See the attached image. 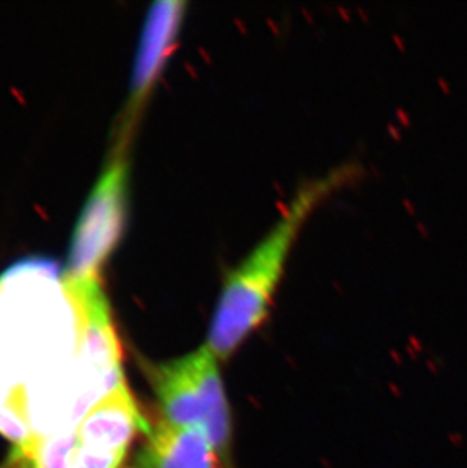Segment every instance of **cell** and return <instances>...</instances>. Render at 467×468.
I'll use <instances>...</instances> for the list:
<instances>
[{"label": "cell", "instance_id": "cell-6", "mask_svg": "<svg viewBox=\"0 0 467 468\" xmlns=\"http://www.w3.org/2000/svg\"><path fill=\"white\" fill-rule=\"evenodd\" d=\"M187 3L180 0H164L150 6L141 31L138 52L131 77V93L126 106V118L120 141L126 142L129 129L138 118V112L147 100L156 79L162 73L167 59L175 50L179 32L185 18Z\"/></svg>", "mask_w": 467, "mask_h": 468}, {"label": "cell", "instance_id": "cell-7", "mask_svg": "<svg viewBox=\"0 0 467 468\" xmlns=\"http://www.w3.org/2000/svg\"><path fill=\"white\" fill-rule=\"evenodd\" d=\"M134 468H221L208 436L161 421L150 427Z\"/></svg>", "mask_w": 467, "mask_h": 468}, {"label": "cell", "instance_id": "cell-3", "mask_svg": "<svg viewBox=\"0 0 467 468\" xmlns=\"http://www.w3.org/2000/svg\"><path fill=\"white\" fill-rule=\"evenodd\" d=\"M146 376L162 421L202 431L211 441L220 467L228 468L232 452V418L218 359L202 345L172 361L147 364Z\"/></svg>", "mask_w": 467, "mask_h": 468}, {"label": "cell", "instance_id": "cell-4", "mask_svg": "<svg viewBox=\"0 0 467 468\" xmlns=\"http://www.w3.org/2000/svg\"><path fill=\"white\" fill-rule=\"evenodd\" d=\"M149 429L126 385L94 406L74 429L52 435L49 450L56 468H132L129 450Z\"/></svg>", "mask_w": 467, "mask_h": 468}, {"label": "cell", "instance_id": "cell-1", "mask_svg": "<svg viewBox=\"0 0 467 468\" xmlns=\"http://www.w3.org/2000/svg\"><path fill=\"white\" fill-rule=\"evenodd\" d=\"M74 291L43 261L0 277V434L23 442L72 431L128 385L121 352L87 339Z\"/></svg>", "mask_w": 467, "mask_h": 468}, {"label": "cell", "instance_id": "cell-5", "mask_svg": "<svg viewBox=\"0 0 467 468\" xmlns=\"http://www.w3.org/2000/svg\"><path fill=\"white\" fill-rule=\"evenodd\" d=\"M128 164L118 144L79 217L72 238L64 277H97L99 268L118 242L126 225Z\"/></svg>", "mask_w": 467, "mask_h": 468}, {"label": "cell", "instance_id": "cell-2", "mask_svg": "<svg viewBox=\"0 0 467 468\" xmlns=\"http://www.w3.org/2000/svg\"><path fill=\"white\" fill-rule=\"evenodd\" d=\"M351 174L352 168L343 167L303 185L272 229L228 271L204 344L218 361L231 358L267 317L300 229L320 203Z\"/></svg>", "mask_w": 467, "mask_h": 468}]
</instances>
